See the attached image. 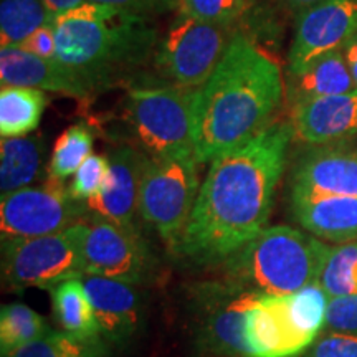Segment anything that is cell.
Masks as SVG:
<instances>
[{
    "instance_id": "1",
    "label": "cell",
    "mask_w": 357,
    "mask_h": 357,
    "mask_svg": "<svg viewBox=\"0 0 357 357\" xmlns=\"http://www.w3.org/2000/svg\"><path fill=\"white\" fill-rule=\"evenodd\" d=\"M293 141V124L276 121L213 159L172 252L197 265H215L266 229Z\"/></svg>"
},
{
    "instance_id": "2",
    "label": "cell",
    "mask_w": 357,
    "mask_h": 357,
    "mask_svg": "<svg viewBox=\"0 0 357 357\" xmlns=\"http://www.w3.org/2000/svg\"><path fill=\"white\" fill-rule=\"evenodd\" d=\"M284 78L275 58L235 32L212 77L197 89L194 144L199 164L240 147L271 124L283 102Z\"/></svg>"
},
{
    "instance_id": "3",
    "label": "cell",
    "mask_w": 357,
    "mask_h": 357,
    "mask_svg": "<svg viewBox=\"0 0 357 357\" xmlns=\"http://www.w3.org/2000/svg\"><path fill=\"white\" fill-rule=\"evenodd\" d=\"M56 60L73 70L95 95L134 82L159 43L154 17L84 2L52 22Z\"/></svg>"
},
{
    "instance_id": "4",
    "label": "cell",
    "mask_w": 357,
    "mask_h": 357,
    "mask_svg": "<svg viewBox=\"0 0 357 357\" xmlns=\"http://www.w3.org/2000/svg\"><path fill=\"white\" fill-rule=\"evenodd\" d=\"M333 247L311 234L266 227L223 261V284L255 296H288L321 280Z\"/></svg>"
},
{
    "instance_id": "5",
    "label": "cell",
    "mask_w": 357,
    "mask_h": 357,
    "mask_svg": "<svg viewBox=\"0 0 357 357\" xmlns=\"http://www.w3.org/2000/svg\"><path fill=\"white\" fill-rule=\"evenodd\" d=\"M321 281L288 296H255L245 314L247 357H296L314 344L328 318Z\"/></svg>"
},
{
    "instance_id": "6",
    "label": "cell",
    "mask_w": 357,
    "mask_h": 357,
    "mask_svg": "<svg viewBox=\"0 0 357 357\" xmlns=\"http://www.w3.org/2000/svg\"><path fill=\"white\" fill-rule=\"evenodd\" d=\"M195 95L197 89L164 79L128 84L126 119L147 155H195Z\"/></svg>"
},
{
    "instance_id": "7",
    "label": "cell",
    "mask_w": 357,
    "mask_h": 357,
    "mask_svg": "<svg viewBox=\"0 0 357 357\" xmlns=\"http://www.w3.org/2000/svg\"><path fill=\"white\" fill-rule=\"evenodd\" d=\"M199 162L195 155L144 159L139 217L174 250L184 234L197 200Z\"/></svg>"
},
{
    "instance_id": "8",
    "label": "cell",
    "mask_w": 357,
    "mask_h": 357,
    "mask_svg": "<svg viewBox=\"0 0 357 357\" xmlns=\"http://www.w3.org/2000/svg\"><path fill=\"white\" fill-rule=\"evenodd\" d=\"M234 30L177 12L155 48L153 65L160 79L199 89L225 55Z\"/></svg>"
},
{
    "instance_id": "9",
    "label": "cell",
    "mask_w": 357,
    "mask_h": 357,
    "mask_svg": "<svg viewBox=\"0 0 357 357\" xmlns=\"http://www.w3.org/2000/svg\"><path fill=\"white\" fill-rule=\"evenodd\" d=\"M83 222L55 235L2 242V276L8 288L52 289L82 278Z\"/></svg>"
},
{
    "instance_id": "10",
    "label": "cell",
    "mask_w": 357,
    "mask_h": 357,
    "mask_svg": "<svg viewBox=\"0 0 357 357\" xmlns=\"http://www.w3.org/2000/svg\"><path fill=\"white\" fill-rule=\"evenodd\" d=\"M84 217V202L75 199L63 182L53 178L45 185L25 187L0 199L2 242L60 234Z\"/></svg>"
},
{
    "instance_id": "11",
    "label": "cell",
    "mask_w": 357,
    "mask_h": 357,
    "mask_svg": "<svg viewBox=\"0 0 357 357\" xmlns=\"http://www.w3.org/2000/svg\"><path fill=\"white\" fill-rule=\"evenodd\" d=\"M82 255L84 275L139 284L153 273L154 260L139 230L91 218L83 220Z\"/></svg>"
},
{
    "instance_id": "12",
    "label": "cell",
    "mask_w": 357,
    "mask_h": 357,
    "mask_svg": "<svg viewBox=\"0 0 357 357\" xmlns=\"http://www.w3.org/2000/svg\"><path fill=\"white\" fill-rule=\"evenodd\" d=\"M357 33V0H328L298 13L288 52V73H298L328 53L342 50Z\"/></svg>"
},
{
    "instance_id": "13",
    "label": "cell",
    "mask_w": 357,
    "mask_h": 357,
    "mask_svg": "<svg viewBox=\"0 0 357 357\" xmlns=\"http://www.w3.org/2000/svg\"><path fill=\"white\" fill-rule=\"evenodd\" d=\"M109 176L105 189L95 199L84 202L86 215L116 223L128 230H139L141 176L146 154L132 146H118L108 154Z\"/></svg>"
},
{
    "instance_id": "14",
    "label": "cell",
    "mask_w": 357,
    "mask_h": 357,
    "mask_svg": "<svg viewBox=\"0 0 357 357\" xmlns=\"http://www.w3.org/2000/svg\"><path fill=\"white\" fill-rule=\"evenodd\" d=\"M291 195H357V149L314 146L293 169Z\"/></svg>"
},
{
    "instance_id": "15",
    "label": "cell",
    "mask_w": 357,
    "mask_h": 357,
    "mask_svg": "<svg viewBox=\"0 0 357 357\" xmlns=\"http://www.w3.org/2000/svg\"><path fill=\"white\" fill-rule=\"evenodd\" d=\"M0 83L2 86L60 93L82 101H89L96 96L83 78L56 58L32 55L20 47L0 48Z\"/></svg>"
},
{
    "instance_id": "16",
    "label": "cell",
    "mask_w": 357,
    "mask_h": 357,
    "mask_svg": "<svg viewBox=\"0 0 357 357\" xmlns=\"http://www.w3.org/2000/svg\"><path fill=\"white\" fill-rule=\"evenodd\" d=\"M294 139L311 146L339 144L357 136V89L314 98L291 108Z\"/></svg>"
},
{
    "instance_id": "17",
    "label": "cell",
    "mask_w": 357,
    "mask_h": 357,
    "mask_svg": "<svg viewBox=\"0 0 357 357\" xmlns=\"http://www.w3.org/2000/svg\"><path fill=\"white\" fill-rule=\"evenodd\" d=\"M255 294L236 293L223 283L204 291L202 342L207 349L229 357H247L243 324Z\"/></svg>"
},
{
    "instance_id": "18",
    "label": "cell",
    "mask_w": 357,
    "mask_h": 357,
    "mask_svg": "<svg viewBox=\"0 0 357 357\" xmlns=\"http://www.w3.org/2000/svg\"><path fill=\"white\" fill-rule=\"evenodd\" d=\"M95 310L101 336L114 344H123L139 329L141 300L134 284L105 276H82Z\"/></svg>"
},
{
    "instance_id": "19",
    "label": "cell",
    "mask_w": 357,
    "mask_h": 357,
    "mask_svg": "<svg viewBox=\"0 0 357 357\" xmlns=\"http://www.w3.org/2000/svg\"><path fill=\"white\" fill-rule=\"evenodd\" d=\"M291 212L316 238L337 245L357 240V195H291Z\"/></svg>"
},
{
    "instance_id": "20",
    "label": "cell",
    "mask_w": 357,
    "mask_h": 357,
    "mask_svg": "<svg viewBox=\"0 0 357 357\" xmlns=\"http://www.w3.org/2000/svg\"><path fill=\"white\" fill-rule=\"evenodd\" d=\"M354 89V79L347 68L342 50L319 56L305 70L298 73H287L284 79V93L291 105L314 98L342 95Z\"/></svg>"
},
{
    "instance_id": "21",
    "label": "cell",
    "mask_w": 357,
    "mask_h": 357,
    "mask_svg": "<svg viewBox=\"0 0 357 357\" xmlns=\"http://www.w3.org/2000/svg\"><path fill=\"white\" fill-rule=\"evenodd\" d=\"M45 144L40 136L2 137L0 190L3 194L32 187L43 172Z\"/></svg>"
},
{
    "instance_id": "22",
    "label": "cell",
    "mask_w": 357,
    "mask_h": 357,
    "mask_svg": "<svg viewBox=\"0 0 357 357\" xmlns=\"http://www.w3.org/2000/svg\"><path fill=\"white\" fill-rule=\"evenodd\" d=\"M53 314L61 331L78 337H100L95 310L82 278H71L50 289ZM102 337V336H101Z\"/></svg>"
},
{
    "instance_id": "23",
    "label": "cell",
    "mask_w": 357,
    "mask_h": 357,
    "mask_svg": "<svg viewBox=\"0 0 357 357\" xmlns=\"http://www.w3.org/2000/svg\"><path fill=\"white\" fill-rule=\"evenodd\" d=\"M47 96L33 88L2 86L0 89V136H29L38 128Z\"/></svg>"
},
{
    "instance_id": "24",
    "label": "cell",
    "mask_w": 357,
    "mask_h": 357,
    "mask_svg": "<svg viewBox=\"0 0 357 357\" xmlns=\"http://www.w3.org/2000/svg\"><path fill=\"white\" fill-rule=\"evenodd\" d=\"M55 15L43 0H2L0 2V45L19 47L38 29L50 25Z\"/></svg>"
},
{
    "instance_id": "25",
    "label": "cell",
    "mask_w": 357,
    "mask_h": 357,
    "mask_svg": "<svg viewBox=\"0 0 357 357\" xmlns=\"http://www.w3.org/2000/svg\"><path fill=\"white\" fill-rule=\"evenodd\" d=\"M43 316L24 303L3 305L0 310V354L6 356L50 334Z\"/></svg>"
},
{
    "instance_id": "26",
    "label": "cell",
    "mask_w": 357,
    "mask_h": 357,
    "mask_svg": "<svg viewBox=\"0 0 357 357\" xmlns=\"http://www.w3.org/2000/svg\"><path fill=\"white\" fill-rule=\"evenodd\" d=\"M95 132L84 123H78L65 129L58 137L48 162V178L63 182L65 178L75 176L79 166L93 153Z\"/></svg>"
},
{
    "instance_id": "27",
    "label": "cell",
    "mask_w": 357,
    "mask_h": 357,
    "mask_svg": "<svg viewBox=\"0 0 357 357\" xmlns=\"http://www.w3.org/2000/svg\"><path fill=\"white\" fill-rule=\"evenodd\" d=\"M2 357H109V352L101 336L78 337L65 331H52Z\"/></svg>"
},
{
    "instance_id": "28",
    "label": "cell",
    "mask_w": 357,
    "mask_h": 357,
    "mask_svg": "<svg viewBox=\"0 0 357 357\" xmlns=\"http://www.w3.org/2000/svg\"><path fill=\"white\" fill-rule=\"evenodd\" d=\"M319 281L329 296L357 294V240L333 247Z\"/></svg>"
},
{
    "instance_id": "29",
    "label": "cell",
    "mask_w": 357,
    "mask_h": 357,
    "mask_svg": "<svg viewBox=\"0 0 357 357\" xmlns=\"http://www.w3.org/2000/svg\"><path fill=\"white\" fill-rule=\"evenodd\" d=\"M253 3L255 0H181L177 12L231 29V25L242 20L252 10Z\"/></svg>"
},
{
    "instance_id": "30",
    "label": "cell",
    "mask_w": 357,
    "mask_h": 357,
    "mask_svg": "<svg viewBox=\"0 0 357 357\" xmlns=\"http://www.w3.org/2000/svg\"><path fill=\"white\" fill-rule=\"evenodd\" d=\"M109 176V159L108 155L91 154L79 169L75 172L73 182L70 184V192L77 200L88 202L95 199L105 189Z\"/></svg>"
},
{
    "instance_id": "31",
    "label": "cell",
    "mask_w": 357,
    "mask_h": 357,
    "mask_svg": "<svg viewBox=\"0 0 357 357\" xmlns=\"http://www.w3.org/2000/svg\"><path fill=\"white\" fill-rule=\"evenodd\" d=\"M326 328L333 333L357 334V294L329 298Z\"/></svg>"
},
{
    "instance_id": "32",
    "label": "cell",
    "mask_w": 357,
    "mask_h": 357,
    "mask_svg": "<svg viewBox=\"0 0 357 357\" xmlns=\"http://www.w3.org/2000/svg\"><path fill=\"white\" fill-rule=\"evenodd\" d=\"M307 357H357V334H324L314 342Z\"/></svg>"
},
{
    "instance_id": "33",
    "label": "cell",
    "mask_w": 357,
    "mask_h": 357,
    "mask_svg": "<svg viewBox=\"0 0 357 357\" xmlns=\"http://www.w3.org/2000/svg\"><path fill=\"white\" fill-rule=\"evenodd\" d=\"M86 2L118 7L123 10L144 13V15L151 17L177 12L178 6H181V0H86Z\"/></svg>"
},
{
    "instance_id": "34",
    "label": "cell",
    "mask_w": 357,
    "mask_h": 357,
    "mask_svg": "<svg viewBox=\"0 0 357 357\" xmlns=\"http://www.w3.org/2000/svg\"><path fill=\"white\" fill-rule=\"evenodd\" d=\"M25 52L42 58H55L56 56V37L53 25H45L33 32L24 43L19 45Z\"/></svg>"
},
{
    "instance_id": "35",
    "label": "cell",
    "mask_w": 357,
    "mask_h": 357,
    "mask_svg": "<svg viewBox=\"0 0 357 357\" xmlns=\"http://www.w3.org/2000/svg\"><path fill=\"white\" fill-rule=\"evenodd\" d=\"M342 53H344L347 68L351 71V77L354 79V86L357 89V33L344 45Z\"/></svg>"
},
{
    "instance_id": "36",
    "label": "cell",
    "mask_w": 357,
    "mask_h": 357,
    "mask_svg": "<svg viewBox=\"0 0 357 357\" xmlns=\"http://www.w3.org/2000/svg\"><path fill=\"white\" fill-rule=\"evenodd\" d=\"M45 6H47L48 10H50L53 15H60V13H65L71 10V8L79 7L82 3L86 2V0H43Z\"/></svg>"
},
{
    "instance_id": "37",
    "label": "cell",
    "mask_w": 357,
    "mask_h": 357,
    "mask_svg": "<svg viewBox=\"0 0 357 357\" xmlns=\"http://www.w3.org/2000/svg\"><path fill=\"white\" fill-rule=\"evenodd\" d=\"M284 2H287V6L291 8V10L301 13L307 10V8L319 6V3L323 2H328V0H284Z\"/></svg>"
}]
</instances>
